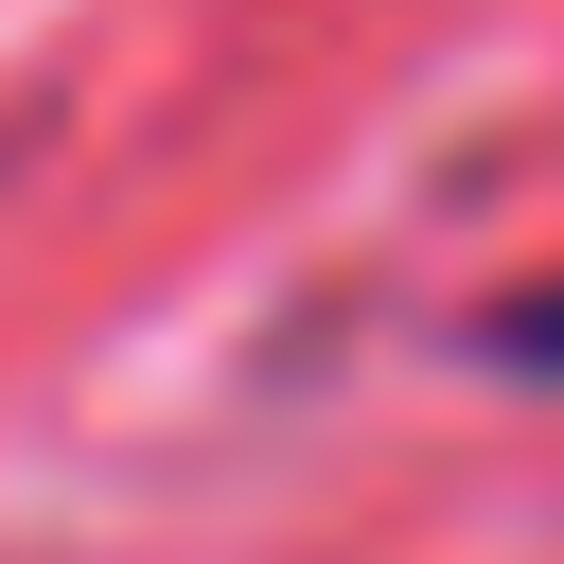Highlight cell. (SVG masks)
I'll return each mask as SVG.
<instances>
[{"label":"cell","instance_id":"1","mask_svg":"<svg viewBox=\"0 0 564 564\" xmlns=\"http://www.w3.org/2000/svg\"><path fill=\"white\" fill-rule=\"evenodd\" d=\"M494 352H511V370H564V300H511V317H494Z\"/></svg>","mask_w":564,"mask_h":564}]
</instances>
